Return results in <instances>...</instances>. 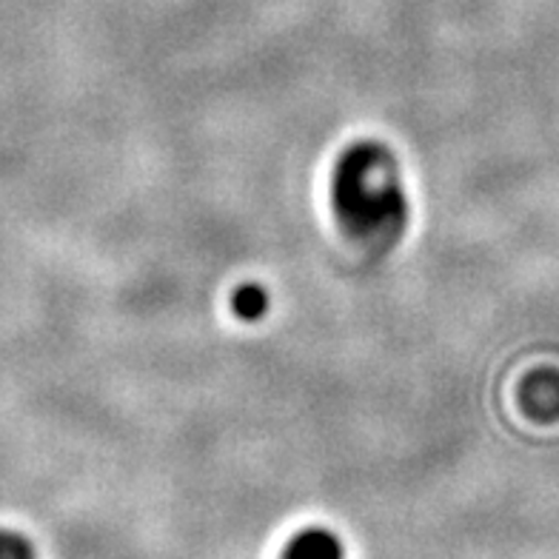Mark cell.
<instances>
[{"instance_id":"cell-5","label":"cell","mask_w":559,"mask_h":559,"mask_svg":"<svg viewBox=\"0 0 559 559\" xmlns=\"http://www.w3.org/2000/svg\"><path fill=\"white\" fill-rule=\"evenodd\" d=\"M0 559H35V548L15 531H0Z\"/></svg>"},{"instance_id":"cell-3","label":"cell","mask_w":559,"mask_h":559,"mask_svg":"<svg viewBox=\"0 0 559 559\" xmlns=\"http://www.w3.org/2000/svg\"><path fill=\"white\" fill-rule=\"evenodd\" d=\"M283 559H343V545L332 531L309 528L288 543Z\"/></svg>"},{"instance_id":"cell-1","label":"cell","mask_w":559,"mask_h":559,"mask_svg":"<svg viewBox=\"0 0 559 559\" xmlns=\"http://www.w3.org/2000/svg\"><path fill=\"white\" fill-rule=\"evenodd\" d=\"M332 209L340 228L368 251H389L408 228V194L400 163L377 140H357L332 171Z\"/></svg>"},{"instance_id":"cell-4","label":"cell","mask_w":559,"mask_h":559,"mask_svg":"<svg viewBox=\"0 0 559 559\" xmlns=\"http://www.w3.org/2000/svg\"><path fill=\"white\" fill-rule=\"evenodd\" d=\"M231 311H235L240 320H246V323H254V320L265 317V311H269V295H265V288L258 286V283H243V286H237L235 295H231Z\"/></svg>"},{"instance_id":"cell-2","label":"cell","mask_w":559,"mask_h":559,"mask_svg":"<svg viewBox=\"0 0 559 559\" xmlns=\"http://www.w3.org/2000/svg\"><path fill=\"white\" fill-rule=\"evenodd\" d=\"M523 403L534 417L551 419L559 417V374L554 371H537L528 377L523 391Z\"/></svg>"}]
</instances>
